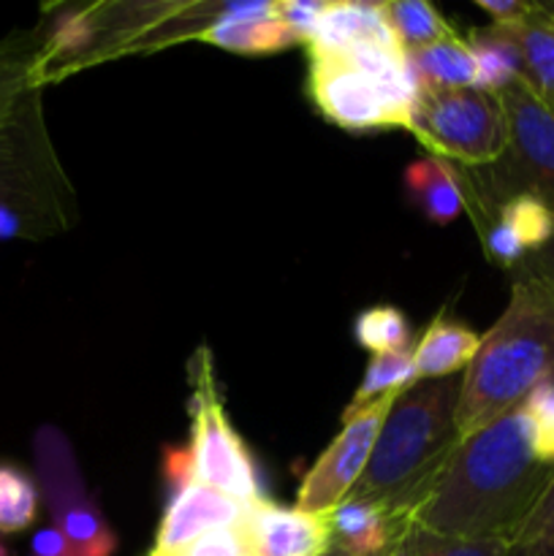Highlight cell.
<instances>
[{"label": "cell", "mask_w": 554, "mask_h": 556, "mask_svg": "<svg viewBox=\"0 0 554 556\" xmlns=\"http://www.w3.org/2000/svg\"><path fill=\"white\" fill-rule=\"evenodd\" d=\"M554 476L530 443L521 405L465 438L411 525L465 541L500 538L514 543Z\"/></svg>", "instance_id": "1"}, {"label": "cell", "mask_w": 554, "mask_h": 556, "mask_svg": "<svg viewBox=\"0 0 554 556\" xmlns=\"http://www.w3.org/2000/svg\"><path fill=\"white\" fill-rule=\"evenodd\" d=\"M519 271L508 307L462 372L456 402L462 440L516 410L536 386L554 378V280L521 266Z\"/></svg>", "instance_id": "2"}, {"label": "cell", "mask_w": 554, "mask_h": 556, "mask_svg": "<svg viewBox=\"0 0 554 556\" xmlns=\"http://www.w3.org/2000/svg\"><path fill=\"white\" fill-rule=\"evenodd\" d=\"M459 386L456 375L421 380L391 402L353 497L369 500L396 521L411 525L462 443L456 429Z\"/></svg>", "instance_id": "3"}, {"label": "cell", "mask_w": 554, "mask_h": 556, "mask_svg": "<svg viewBox=\"0 0 554 556\" xmlns=\"http://www.w3.org/2000/svg\"><path fill=\"white\" fill-rule=\"evenodd\" d=\"M310 52V98L342 130H411L418 76L396 47L356 41L342 52Z\"/></svg>", "instance_id": "4"}, {"label": "cell", "mask_w": 554, "mask_h": 556, "mask_svg": "<svg viewBox=\"0 0 554 556\" xmlns=\"http://www.w3.org/2000/svg\"><path fill=\"white\" fill-rule=\"evenodd\" d=\"M0 206L25 217L30 239L65 231L74 220V190L49 141L41 90L0 123Z\"/></svg>", "instance_id": "5"}, {"label": "cell", "mask_w": 554, "mask_h": 556, "mask_svg": "<svg viewBox=\"0 0 554 556\" xmlns=\"http://www.w3.org/2000/svg\"><path fill=\"white\" fill-rule=\"evenodd\" d=\"M498 98L508 123L503 157L487 168L459 174L462 190L476 201L478 228L487 226L492 212L514 195H532L554 215V112L521 81H514Z\"/></svg>", "instance_id": "6"}, {"label": "cell", "mask_w": 554, "mask_h": 556, "mask_svg": "<svg viewBox=\"0 0 554 556\" xmlns=\"http://www.w3.org/2000/svg\"><path fill=\"white\" fill-rule=\"evenodd\" d=\"M411 134L435 157L462 168H487L503 157L508 123L498 96L481 90H421Z\"/></svg>", "instance_id": "7"}, {"label": "cell", "mask_w": 554, "mask_h": 556, "mask_svg": "<svg viewBox=\"0 0 554 556\" xmlns=\"http://www.w3.org/2000/svg\"><path fill=\"white\" fill-rule=\"evenodd\" d=\"M33 462L41 503L54 530L63 532L74 556H114L117 532L87 489L74 448L63 429L43 424L33 434Z\"/></svg>", "instance_id": "8"}, {"label": "cell", "mask_w": 554, "mask_h": 556, "mask_svg": "<svg viewBox=\"0 0 554 556\" xmlns=\"http://www.w3.org/2000/svg\"><path fill=\"white\" fill-rule=\"evenodd\" d=\"M190 369H193V402H190L193 424H190L188 448L193 483L215 489L242 505L259 503L264 494H261L255 462L228 421L206 351H199Z\"/></svg>", "instance_id": "9"}, {"label": "cell", "mask_w": 554, "mask_h": 556, "mask_svg": "<svg viewBox=\"0 0 554 556\" xmlns=\"http://www.w3.org/2000/svg\"><path fill=\"white\" fill-rule=\"evenodd\" d=\"M396 396L373 402L353 416L342 418V429L329 448L318 456L310 472L304 476L297 492V508L304 514H331L362 478L369 456H373L375 440H378L380 424L389 413Z\"/></svg>", "instance_id": "10"}, {"label": "cell", "mask_w": 554, "mask_h": 556, "mask_svg": "<svg viewBox=\"0 0 554 556\" xmlns=\"http://www.w3.org/2000/svg\"><path fill=\"white\" fill-rule=\"evenodd\" d=\"M253 556H326L331 548L329 514H304L299 508L259 500L242 519Z\"/></svg>", "instance_id": "11"}, {"label": "cell", "mask_w": 554, "mask_h": 556, "mask_svg": "<svg viewBox=\"0 0 554 556\" xmlns=\"http://www.w3.org/2000/svg\"><path fill=\"white\" fill-rule=\"evenodd\" d=\"M244 514H248V505L237 503V500L226 497L215 489L201 486V483H190L182 494L166 503L155 546L150 554L166 556L182 552L185 546H190L196 538L206 535V532L242 525Z\"/></svg>", "instance_id": "12"}, {"label": "cell", "mask_w": 554, "mask_h": 556, "mask_svg": "<svg viewBox=\"0 0 554 556\" xmlns=\"http://www.w3.org/2000/svg\"><path fill=\"white\" fill-rule=\"evenodd\" d=\"M331 548L342 556H389L407 525L369 500L348 494L329 514Z\"/></svg>", "instance_id": "13"}, {"label": "cell", "mask_w": 554, "mask_h": 556, "mask_svg": "<svg viewBox=\"0 0 554 556\" xmlns=\"http://www.w3.org/2000/svg\"><path fill=\"white\" fill-rule=\"evenodd\" d=\"M521 58V85L554 112V11L546 3L532 5L530 14L508 25Z\"/></svg>", "instance_id": "14"}, {"label": "cell", "mask_w": 554, "mask_h": 556, "mask_svg": "<svg viewBox=\"0 0 554 556\" xmlns=\"http://www.w3.org/2000/svg\"><path fill=\"white\" fill-rule=\"evenodd\" d=\"M405 190L411 204L435 226H449L467 210L459 172L443 157L413 161L405 168Z\"/></svg>", "instance_id": "15"}, {"label": "cell", "mask_w": 554, "mask_h": 556, "mask_svg": "<svg viewBox=\"0 0 554 556\" xmlns=\"http://www.w3.org/2000/svg\"><path fill=\"white\" fill-rule=\"evenodd\" d=\"M481 348V337L467 329L459 320L435 318L418 345L413 348V364H416L418 383L421 380L454 378L462 369L470 367Z\"/></svg>", "instance_id": "16"}, {"label": "cell", "mask_w": 554, "mask_h": 556, "mask_svg": "<svg viewBox=\"0 0 554 556\" xmlns=\"http://www.w3.org/2000/svg\"><path fill=\"white\" fill-rule=\"evenodd\" d=\"M43 49V25L33 30H16L0 38V123L11 117L27 92L41 90L38 63Z\"/></svg>", "instance_id": "17"}, {"label": "cell", "mask_w": 554, "mask_h": 556, "mask_svg": "<svg viewBox=\"0 0 554 556\" xmlns=\"http://www.w3.org/2000/svg\"><path fill=\"white\" fill-rule=\"evenodd\" d=\"M473 63H476V90L500 96L521 79V58L508 27H483L467 38Z\"/></svg>", "instance_id": "18"}, {"label": "cell", "mask_w": 554, "mask_h": 556, "mask_svg": "<svg viewBox=\"0 0 554 556\" xmlns=\"http://www.w3.org/2000/svg\"><path fill=\"white\" fill-rule=\"evenodd\" d=\"M421 90H476V63L465 38H451L407 54Z\"/></svg>", "instance_id": "19"}, {"label": "cell", "mask_w": 554, "mask_h": 556, "mask_svg": "<svg viewBox=\"0 0 554 556\" xmlns=\"http://www.w3.org/2000/svg\"><path fill=\"white\" fill-rule=\"evenodd\" d=\"M196 38L237 54H272L299 43V38L288 30V25L277 14L239 22L217 20L210 27H204Z\"/></svg>", "instance_id": "20"}, {"label": "cell", "mask_w": 554, "mask_h": 556, "mask_svg": "<svg viewBox=\"0 0 554 556\" xmlns=\"http://www.w3.org/2000/svg\"><path fill=\"white\" fill-rule=\"evenodd\" d=\"M487 223H494V226L503 228L525 250L527 258L541 253L554 239L552 210L543 201L532 199V195H514V199L503 201Z\"/></svg>", "instance_id": "21"}, {"label": "cell", "mask_w": 554, "mask_h": 556, "mask_svg": "<svg viewBox=\"0 0 554 556\" xmlns=\"http://www.w3.org/2000/svg\"><path fill=\"white\" fill-rule=\"evenodd\" d=\"M418 383L416 364H413V351L411 353H380L373 356L367 364V372H364L362 383H358L356 394L348 402L342 418L353 416L362 407L373 405V402L386 400V396H400L402 391L413 389Z\"/></svg>", "instance_id": "22"}, {"label": "cell", "mask_w": 554, "mask_h": 556, "mask_svg": "<svg viewBox=\"0 0 554 556\" xmlns=\"http://www.w3.org/2000/svg\"><path fill=\"white\" fill-rule=\"evenodd\" d=\"M383 11L405 54L454 36V27L443 20V14L432 3H424V0L383 3Z\"/></svg>", "instance_id": "23"}, {"label": "cell", "mask_w": 554, "mask_h": 556, "mask_svg": "<svg viewBox=\"0 0 554 556\" xmlns=\"http://www.w3.org/2000/svg\"><path fill=\"white\" fill-rule=\"evenodd\" d=\"M41 492L36 478L20 465L0 462V535H16L36 525Z\"/></svg>", "instance_id": "24"}, {"label": "cell", "mask_w": 554, "mask_h": 556, "mask_svg": "<svg viewBox=\"0 0 554 556\" xmlns=\"http://www.w3.org/2000/svg\"><path fill=\"white\" fill-rule=\"evenodd\" d=\"M508 548L511 543L500 538L465 541V538L438 535L418 525H407L389 556H508Z\"/></svg>", "instance_id": "25"}, {"label": "cell", "mask_w": 554, "mask_h": 556, "mask_svg": "<svg viewBox=\"0 0 554 556\" xmlns=\"http://www.w3.org/2000/svg\"><path fill=\"white\" fill-rule=\"evenodd\" d=\"M353 337L373 356H380V353H411L416 348L407 318L396 307H389V304H378V307L358 313L356 324H353Z\"/></svg>", "instance_id": "26"}, {"label": "cell", "mask_w": 554, "mask_h": 556, "mask_svg": "<svg viewBox=\"0 0 554 556\" xmlns=\"http://www.w3.org/2000/svg\"><path fill=\"white\" fill-rule=\"evenodd\" d=\"M521 410H525L527 427H530L532 451L543 465L554 467V378L536 386L530 396L521 402Z\"/></svg>", "instance_id": "27"}, {"label": "cell", "mask_w": 554, "mask_h": 556, "mask_svg": "<svg viewBox=\"0 0 554 556\" xmlns=\"http://www.w3.org/2000/svg\"><path fill=\"white\" fill-rule=\"evenodd\" d=\"M511 546L532 556H554V476L549 486L543 489L536 508L525 519V525L519 527Z\"/></svg>", "instance_id": "28"}, {"label": "cell", "mask_w": 554, "mask_h": 556, "mask_svg": "<svg viewBox=\"0 0 554 556\" xmlns=\"http://www.w3.org/2000/svg\"><path fill=\"white\" fill-rule=\"evenodd\" d=\"M158 556V554H150ZM166 556H253L250 554L248 535H244L242 525L234 527H221V530H212L206 535L196 538L190 546H185L182 552H174Z\"/></svg>", "instance_id": "29"}, {"label": "cell", "mask_w": 554, "mask_h": 556, "mask_svg": "<svg viewBox=\"0 0 554 556\" xmlns=\"http://www.w3.org/2000/svg\"><path fill=\"white\" fill-rule=\"evenodd\" d=\"M329 0H280L277 16L288 25V30L299 38V43H307L324 16Z\"/></svg>", "instance_id": "30"}, {"label": "cell", "mask_w": 554, "mask_h": 556, "mask_svg": "<svg viewBox=\"0 0 554 556\" xmlns=\"http://www.w3.org/2000/svg\"><path fill=\"white\" fill-rule=\"evenodd\" d=\"M163 483H166V503H172L177 494L193 483V465H190V448L188 445H166L163 448Z\"/></svg>", "instance_id": "31"}, {"label": "cell", "mask_w": 554, "mask_h": 556, "mask_svg": "<svg viewBox=\"0 0 554 556\" xmlns=\"http://www.w3.org/2000/svg\"><path fill=\"white\" fill-rule=\"evenodd\" d=\"M476 5L483 14L492 16L494 25L508 27L525 20L536 3H527V0H476Z\"/></svg>", "instance_id": "32"}, {"label": "cell", "mask_w": 554, "mask_h": 556, "mask_svg": "<svg viewBox=\"0 0 554 556\" xmlns=\"http://www.w3.org/2000/svg\"><path fill=\"white\" fill-rule=\"evenodd\" d=\"M27 556H74V552H71L63 532L54 530V527H41V530L33 535Z\"/></svg>", "instance_id": "33"}, {"label": "cell", "mask_w": 554, "mask_h": 556, "mask_svg": "<svg viewBox=\"0 0 554 556\" xmlns=\"http://www.w3.org/2000/svg\"><path fill=\"white\" fill-rule=\"evenodd\" d=\"M521 269H532V271H541V275H549L554 280V239L541 250V253L530 255V258L521 264Z\"/></svg>", "instance_id": "34"}, {"label": "cell", "mask_w": 554, "mask_h": 556, "mask_svg": "<svg viewBox=\"0 0 554 556\" xmlns=\"http://www.w3.org/2000/svg\"><path fill=\"white\" fill-rule=\"evenodd\" d=\"M508 556H532V554H527V552H521V548L511 546V548H508Z\"/></svg>", "instance_id": "35"}, {"label": "cell", "mask_w": 554, "mask_h": 556, "mask_svg": "<svg viewBox=\"0 0 554 556\" xmlns=\"http://www.w3.org/2000/svg\"><path fill=\"white\" fill-rule=\"evenodd\" d=\"M0 556H11L9 546H5V541H3V535H0Z\"/></svg>", "instance_id": "36"}, {"label": "cell", "mask_w": 554, "mask_h": 556, "mask_svg": "<svg viewBox=\"0 0 554 556\" xmlns=\"http://www.w3.org/2000/svg\"><path fill=\"white\" fill-rule=\"evenodd\" d=\"M546 5H549V9H552V11H554V0H549V3H546Z\"/></svg>", "instance_id": "37"}, {"label": "cell", "mask_w": 554, "mask_h": 556, "mask_svg": "<svg viewBox=\"0 0 554 556\" xmlns=\"http://www.w3.org/2000/svg\"><path fill=\"white\" fill-rule=\"evenodd\" d=\"M326 556H342V554H326Z\"/></svg>", "instance_id": "38"}, {"label": "cell", "mask_w": 554, "mask_h": 556, "mask_svg": "<svg viewBox=\"0 0 554 556\" xmlns=\"http://www.w3.org/2000/svg\"><path fill=\"white\" fill-rule=\"evenodd\" d=\"M147 556H150V554H147Z\"/></svg>", "instance_id": "39"}]
</instances>
